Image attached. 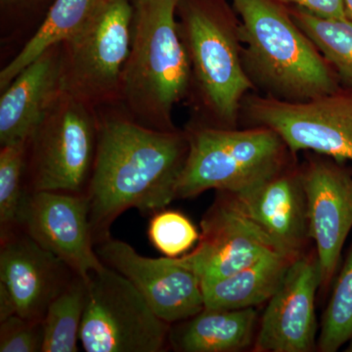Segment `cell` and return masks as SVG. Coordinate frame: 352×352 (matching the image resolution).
I'll return each mask as SVG.
<instances>
[{"label":"cell","mask_w":352,"mask_h":352,"mask_svg":"<svg viewBox=\"0 0 352 352\" xmlns=\"http://www.w3.org/2000/svg\"><path fill=\"white\" fill-rule=\"evenodd\" d=\"M132 28L133 3L109 0L82 31L61 43L63 91L91 107L120 97Z\"/></svg>","instance_id":"obj_8"},{"label":"cell","mask_w":352,"mask_h":352,"mask_svg":"<svg viewBox=\"0 0 352 352\" xmlns=\"http://www.w3.org/2000/svg\"><path fill=\"white\" fill-rule=\"evenodd\" d=\"M186 133L188 154L176 200L207 190L238 193L285 170L289 153L281 138L266 127L251 129L194 126Z\"/></svg>","instance_id":"obj_4"},{"label":"cell","mask_w":352,"mask_h":352,"mask_svg":"<svg viewBox=\"0 0 352 352\" xmlns=\"http://www.w3.org/2000/svg\"><path fill=\"white\" fill-rule=\"evenodd\" d=\"M338 163L309 160L300 170L310 240L315 244L324 287L330 285L337 272L342 248L352 229V175Z\"/></svg>","instance_id":"obj_14"},{"label":"cell","mask_w":352,"mask_h":352,"mask_svg":"<svg viewBox=\"0 0 352 352\" xmlns=\"http://www.w3.org/2000/svg\"><path fill=\"white\" fill-rule=\"evenodd\" d=\"M14 314H17V312L13 296L6 287L0 283V322L6 320Z\"/></svg>","instance_id":"obj_28"},{"label":"cell","mask_w":352,"mask_h":352,"mask_svg":"<svg viewBox=\"0 0 352 352\" xmlns=\"http://www.w3.org/2000/svg\"><path fill=\"white\" fill-rule=\"evenodd\" d=\"M245 112L254 126L276 132L292 155L312 151L339 163L352 161V94L302 102L252 97Z\"/></svg>","instance_id":"obj_9"},{"label":"cell","mask_w":352,"mask_h":352,"mask_svg":"<svg viewBox=\"0 0 352 352\" xmlns=\"http://www.w3.org/2000/svg\"><path fill=\"white\" fill-rule=\"evenodd\" d=\"M351 338L352 245L322 317L317 347L322 352H336Z\"/></svg>","instance_id":"obj_23"},{"label":"cell","mask_w":352,"mask_h":352,"mask_svg":"<svg viewBox=\"0 0 352 352\" xmlns=\"http://www.w3.org/2000/svg\"><path fill=\"white\" fill-rule=\"evenodd\" d=\"M243 63L273 98L302 102L338 92L327 62L276 0H233Z\"/></svg>","instance_id":"obj_3"},{"label":"cell","mask_w":352,"mask_h":352,"mask_svg":"<svg viewBox=\"0 0 352 352\" xmlns=\"http://www.w3.org/2000/svg\"><path fill=\"white\" fill-rule=\"evenodd\" d=\"M28 142L1 146L0 151V238L17 228L25 194Z\"/></svg>","instance_id":"obj_24"},{"label":"cell","mask_w":352,"mask_h":352,"mask_svg":"<svg viewBox=\"0 0 352 352\" xmlns=\"http://www.w3.org/2000/svg\"><path fill=\"white\" fill-rule=\"evenodd\" d=\"M328 19H347L344 0H278Z\"/></svg>","instance_id":"obj_27"},{"label":"cell","mask_w":352,"mask_h":352,"mask_svg":"<svg viewBox=\"0 0 352 352\" xmlns=\"http://www.w3.org/2000/svg\"><path fill=\"white\" fill-rule=\"evenodd\" d=\"M296 258L280 252L270 254L230 276L201 284L205 307L242 309L268 302Z\"/></svg>","instance_id":"obj_19"},{"label":"cell","mask_w":352,"mask_h":352,"mask_svg":"<svg viewBox=\"0 0 352 352\" xmlns=\"http://www.w3.org/2000/svg\"><path fill=\"white\" fill-rule=\"evenodd\" d=\"M95 251L102 263L129 280L155 314L170 325L205 308L200 278L177 259L146 258L113 237L95 245Z\"/></svg>","instance_id":"obj_11"},{"label":"cell","mask_w":352,"mask_h":352,"mask_svg":"<svg viewBox=\"0 0 352 352\" xmlns=\"http://www.w3.org/2000/svg\"><path fill=\"white\" fill-rule=\"evenodd\" d=\"M254 307H205L191 318L170 325L168 346L180 352H236L254 342L258 325Z\"/></svg>","instance_id":"obj_18"},{"label":"cell","mask_w":352,"mask_h":352,"mask_svg":"<svg viewBox=\"0 0 352 352\" xmlns=\"http://www.w3.org/2000/svg\"><path fill=\"white\" fill-rule=\"evenodd\" d=\"M17 227L85 279L104 266L95 251L87 195L25 192Z\"/></svg>","instance_id":"obj_10"},{"label":"cell","mask_w":352,"mask_h":352,"mask_svg":"<svg viewBox=\"0 0 352 352\" xmlns=\"http://www.w3.org/2000/svg\"><path fill=\"white\" fill-rule=\"evenodd\" d=\"M180 36L206 107L222 126L235 124L241 102L251 89L239 50V34L217 7L179 0Z\"/></svg>","instance_id":"obj_5"},{"label":"cell","mask_w":352,"mask_h":352,"mask_svg":"<svg viewBox=\"0 0 352 352\" xmlns=\"http://www.w3.org/2000/svg\"><path fill=\"white\" fill-rule=\"evenodd\" d=\"M188 154L186 133L148 129L124 116L98 118V143L87 190L94 245L112 237L126 210L155 214L176 200Z\"/></svg>","instance_id":"obj_1"},{"label":"cell","mask_w":352,"mask_h":352,"mask_svg":"<svg viewBox=\"0 0 352 352\" xmlns=\"http://www.w3.org/2000/svg\"><path fill=\"white\" fill-rule=\"evenodd\" d=\"M87 279L76 275L53 300L43 321V352H76L85 303Z\"/></svg>","instance_id":"obj_21"},{"label":"cell","mask_w":352,"mask_h":352,"mask_svg":"<svg viewBox=\"0 0 352 352\" xmlns=\"http://www.w3.org/2000/svg\"><path fill=\"white\" fill-rule=\"evenodd\" d=\"M286 254H305L310 241L307 200L300 170L288 168L238 193L219 191Z\"/></svg>","instance_id":"obj_15"},{"label":"cell","mask_w":352,"mask_h":352,"mask_svg":"<svg viewBox=\"0 0 352 352\" xmlns=\"http://www.w3.org/2000/svg\"><path fill=\"white\" fill-rule=\"evenodd\" d=\"M179 0H134L131 53L120 98L127 117L155 131H176L171 113L192 80L188 53L176 21Z\"/></svg>","instance_id":"obj_2"},{"label":"cell","mask_w":352,"mask_h":352,"mask_svg":"<svg viewBox=\"0 0 352 352\" xmlns=\"http://www.w3.org/2000/svg\"><path fill=\"white\" fill-rule=\"evenodd\" d=\"M61 44L46 50L25 67L0 98V144L28 142L62 87Z\"/></svg>","instance_id":"obj_17"},{"label":"cell","mask_w":352,"mask_h":352,"mask_svg":"<svg viewBox=\"0 0 352 352\" xmlns=\"http://www.w3.org/2000/svg\"><path fill=\"white\" fill-rule=\"evenodd\" d=\"M294 10L291 16L296 24L340 78L352 87V22L319 17L296 7Z\"/></svg>","instance_id":"obj_22"},{"label":"cell","mask_w":352,"mask_h":352,"mask_svg":"<svg viewBox=\"0 0 352 352\" xmlns=\"http://www.w3.org/2000/svg\"><path fill=\"white\" fill-rule=\"evenodd\" d=\"M322 286L316 252L293 261L281 286L267 302L258 335L256 352H310L317 347L315 298Z\"/></svg>","instance_id":"obj_13"},{"label":"cell","mask_w":352,"mask_h":352,"mask_svg":"<svg viewBox=\"0 0 352 352\" xmlns=\"http://www.w3.org/2000/svg\"><path fill=\"white\" fill-rule=\"evenodd\" d=\"M109 0H55L36 34L0 72V88L6 89L25 67L46 50L82 31Z\"/></svg>","instance_id":"obj_20"},{"label":"cell","mask_w":352,"mask_h":352,"mask_svg":"<svg viewBox=\"0 0 352 352\" xmlns=\"http://www.w3.org/2000/svg\"><path fill=\"white\" fill-rule=\"evenodd\" d=\"M201 228L195 249L175 258L196 273L201 284L230 276L270 254H288L237 212L220 192L204 215Z\"/></svg>","instance_id":"obj_12"},{"label":"cell","mask_w":352,"mask_h":352,"mask_svg":"<svg viewBox=\"0 0 352 352\" xmlns=\"http://www.w3.org/2000/svg\"><path fill=\"white\" fill-rule=\"evenodd\" d=\"M344 6L347 19L352 22V0H344Z\"/></svg>","instance_id":"obj_29"},{"label":"cell","mask_w":352,"mask_h":352,"mask_svg":"<svg viewBox=\"0 0 352 352\" xmlns=\"http://www.w3.org/2000/svg\"><path fill=\"white\" fill-rule=\"evenodd\" d=\"M92 108L67 92L58 97L28 141L25 192L87 195L98 143Z\"/></svg>","instance_id":"obj_6"},{"label":"cell","mask_w":352,"mask_h":352,"mask_svg":"<svg viewBox=\"0 0 352 352\" xmlns=\"http://www.w3.org/2000/svg\"><path fill=\"white\" fill-rule=\"evenodd\" d=\"M87 296L80 331L87 352H162L170 325L160 318L138 289L104 264L87 279Z\"/></svg>","instance_id":"obj_7"},{"label":"cell","mask_w":352,"mask_h":352,"mask_svg":"<svg viewBox=\"0 0 352 352\" xmlns=\"http://www.w3.org/2000/svg\"><path fill=\"white\" fill-rule=\"evenodd\" d=\"M76 275L18 227L0 238V283L10 292L16 312L24 318L43 321L51 303Z\"/></svg>","instance_id":"obj_16"},{"label":"cell","mask_w":352,"mask_h":352,"mask_svg":"<svg viewBox=\"0 0 352 352\" xmlns=\"http://www.w3.org/2000/svg\"><path fill=\"white\" fill-rule=\"evenodd\" d=\"M43 321L14 314L0 322V352H43Z\"/></svg>","instance_id":"obj_26"},{"label":"cell","mask_w":352,"mask_h":352,"mask_svg":"<svg viewBox=\"0 0 352 352\" xmlns=\"http://www.w3.org/2000/svg\"><path fill=\"white\" fill-rule=\"evenodd\" d=\"M152 215L148 238L153 247L166 258L184 256L198 244L200 233L186 215L164 208Z\"/></svg>","instance_id":"obj_25"},{"label":"cell","mask_w":352,"mask_h":352,"mask_svg":"<svg viewBox=\"0 0 352 352\" xmlns=\"http://www.w3.org/2000/svg\"><path fill=\"white\" fill-rule=\"evenodd\" d=\"M344 351L352 352V338L347 342L346 349H344Z\"/></svg>","instance_id":"obj_30"}]
</instances>
